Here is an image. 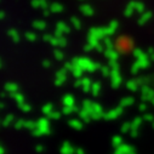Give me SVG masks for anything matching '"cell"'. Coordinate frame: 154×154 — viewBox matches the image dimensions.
<instances>
[]
</instances>
